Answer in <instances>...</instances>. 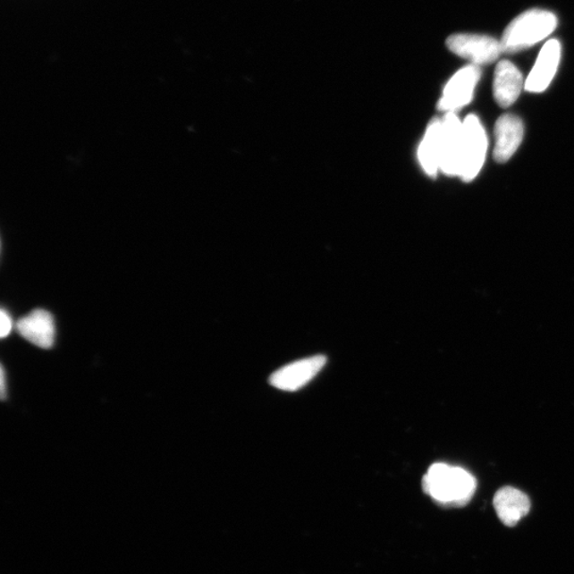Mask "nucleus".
Returning <instances> with one entry per match:
<instances>
[{"mask_svg":"<svg viewBox=\"0 0 574 574\" xmlns=\"http://www.w3.org/2000/svg\"><path fill=\"white\" fill-rule=\"evenodd\" d=\"M494 510L505 526L514 527L530 511V499L514 487H503L494 494Z\"/></svg>","mask_w":574,"mask_h":574,"instance_id":"nucleus-12","label":"nucleus"},{"mask_svg":"<svg viewBox=\"0 0 574 574\" xmlns=\"http://www.w3.org/2000/svg\"><path fill=\"white\" fill-rule=\"evenodd\" d=\"M0 391H2V399L4 401L7 397V387H5V371L4 366H2V370H0Z\"/></svg>","mask_w":574,"mask_h":574,"instance_id":"nucleus-15","label":"nucleus"},{"mask_svg":"<svg viewBox=\"0 0 574 574\" xmlns=\"http://www.w3.org/2000/svg\"><path fill=\"white\" fill-rule=\"evenodd\" d=\"M526 80L511 61H500L494 77V97L501 108H509L519 98Z\"/></svg>","mask_w":574,"mask_h":574,"instance_id":"nucleus-11","label":"nucleus"},{"mask_svg":"<svg viewBox=\"0 0 574 574\" xmlns=\"http://www.w3.org/2000/svg\"><path fill=\"white\" fill-rule=\"evenodd\" d=\"M561 58V46L559 39H549L540 50L536 64L526 79V91L534 94L544 92L553 81Z\"/></svg>","mask_w":574,"mask_h":574,"instance_id":"nucleus-7","label":"nucleus"},{"mask_svg":"<svg viewBox=\"0 0 574 574\" xmlns=\"http://www.w3.org/2000/svg\"><path fill=\"white\" fill-rule=\"evenodd\" d=\"M13 328V318H11L10 314L3 308L2 312H0V336L4 339V337H7L11 333Z\"/></svg>","mask_w":574,"mask_h":574,"instance_id":"nucleus-14","label":"nucleus"},{"mask_svg":"<svg viewBox=\"0 0 574 574\" xmlns=\"http://www.w3.org/2000/svg\"><path fill=\"white\" fill-rule=\"evenodd\" d=\"M525 137V126L520 117L514 114H503L498 118L494 126V157L503 165L513 157Z\"/></svg>","mask_w":574,"mask_h":574,"instance_id":"nucleus-9","label":"nucleus"},{"mask_svg":"<svg viewBox=\"0 0 574 574\" xmlns=\"http://www.w3.org/2000/svg\"><path fill=\"white\" fill-rule=\"evenodd\" d=\"M461 125L457 114H446L442 120L441 172L449 177H460Z\"/></svg>","mask_w":574,"mask_h":574,"instance_id":"nucleus-8","label":"nucleus"},{"mask_svg":"<svg viewBox=\"0 0 574 574\" xmlns=\"http://www.w3.org/2000/svg\"><path fill=\"white\" fill-rule=\"evenodd\" d=\"M442 120L435 118L427 125L418 148V160L422 170L430 177H436L441 171Z\"/></svg>","mask_w":574,"mask_h":574,"instance_id":"nucleus-13","label":"nucleus"},{"mask_svg":"<svg viewBox=\"0 0 574 574\" xmlns=\"http://www.w3.org/2000/svg\"><path fill=\"white\" fill-rule=\"evenodd\" d=\"M476 487V478L468 471L447 464L432 465L424 478L425 492L442 505H466Z\"/></svg>","mask_w":574,"mask_h":574,"instance_id":"nucleus-1","label":"nucleus"},{"mask_svg":"<svg viewBox=\"0 0 574 574\" xmlns=\"http://www.w3.org/2000/svg\"><path fill=\"white\" fill-rule=\"evenodd\" d=\"M446 43L450 52L476 66L491 64L503 53L498 39L476 33H457L450 36Z\"/></svg>","mask_w":574,"mask_h":574,"instance_id":"nucleus-4","label":"nucleus"},{"mask_svg":"<svg viewBox=\"0 0 574 574\" xmlns=\"http://www.w3.org/2000/svg\"><path fill=\"white\" fill-rule=\"evenodd\" d=\"M325 363V357L317 356L286 365L270 376V384L281 391H298L313 380Z\"/></svg>","mask_w":574,"mask_h":574,"instance_id":"nucleus-6","label":"nucleus"},{"mask_svg":"<svg viewBox=\"0 0 574 574\" xmlns=\"http://www.w3.org/2000/svg\"><path fill=\"white\" fill-rule=\"evenodd\" d=\"M488 139L480 118L475 114L465 117L461 125V155L460 178L471 182L480 173L486 160Z\"/></svg>","mask_w":574,"mask_h":574,"instance_id":"nucleus-3","label":"nucleus"},{"mask_svg":"<svg viewBox=\"0 0 574 574\" xmlns=\"http://www.w3.org/2000/svg\"><path fill=\"white\" fill-rule=\"evenodd\" d=\"M16 329L32 345L42 349H50L55 345V323L53 315L46 309H35L21 317L16 324Z\"/></svg>","mask_w":574,"mask_h":574,"instance_id":"nucleus-10","label":"nucleus"},{"mask_svg":"<svg viewBox=\"0 0 574 574\" xmlns=\"http://www.w3.org/2000/svg\"><path fill=\"white\" fill-rule=\"evenodd\" d=\"M556 15L550 11L532 9L518 15L506 27L502 38L503 53L514 54L544 41L556 30Z\"/></svg>","mask_w":574,"mask_h":574,"instance_id":"nucleus-2","label":"nucleus"},{"mask_svg":"<svg viewBox=\"0 0 574 574\" xmlns=\"http://www.w3.org/2000/svg\"><path fill=\"white\" fill-rule=\"evenodd\" d=\"M481 78L480 66L466 65L452 76L443 89L437 108L444 114H457L471 103Z\"/></svg>","mask_w":574,"mask_h":574,"instance_id":"nucleus-5","label":"nucleus"}]
</instances>
